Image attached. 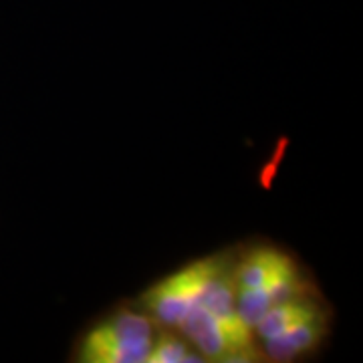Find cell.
Here are the masks:
<instances>
[{
  "label": "cell",
  "mask_w": 363,
  "mask_h": 363,
  "mask_svg": "<svg viewBox=\"0 0 363 363\" xmlns=\"http://www.w3.org/2000/svg\"><path fill=\"white\" fill-rule=\"evenodd\" d=\"M228 262L224 257H206L190 262L178 272L162 279L143 293L142 305L150 317L168 327H180L186 315L200 303L210 279Z\"/></svg>",
  "instance_id": "cell-2"
},
{
  "label": "cell",
  "mask_w": 363,
  "mask_h": 363,
  "mask_svg": "<svg viewBox=\"0 0 363 363\" xmlns=\"http://www.w3.org/2000/svg\"><path fill=\"white\" fill-rule=\"evenodd\" d=\"M238 286H264L298 274L293 260L274 248H257L234 269Z\"/></svg>",
  "instance_id": "cell-3"
},
{
  "label": "cell",
  "mask_w": 363,
  "mask_h": 363,
  "mask_svg": "<svg viewBox=\"0 0 363 363\" xmlns=\"http://www.w3.org/2000/svg\"><path fill=\"white\" fill-rule=\"evenodd\" d=\"M236 293H238V281L234 274V267L226 262L220 271L210 279L198 305L220 317H236L238 315Z\"/></svg>",
  "instance_id": "cell-7"
},
{
  "label": "cell",
  "mask_w": 363,
  "mask_h": 363,
  "mask_svg": "<svg viewBox=\"0 0 363 363\" xmlns=\"http://www.w3.org/2000/svg\"><path fill=\"white\" fill-rule=\"evenodd\" d=\"M154 319L138 315V313L121 311L116 317L107 319L105 323L97 325L91 335L104 339H119V341H130V339H150L154 333Z\"/></svg>",
  "instance_id": "cell-8"
},
{
  "label": "cell",
  "mask_w": 363,
  "mask_h": 363,
  "mask_svg": "<svg viewBox=\"0 0 363 363\" xmlns=\"http://www.w3.org/2000/svg\"><path fill=\"white\" fill-rule=\"evenodd\" d=\"M204 362V357H198V353L190 351L186 341L176 335H162L152 339V347L147 353L145 363H186Z\"/></svg>",
  "instance_id": "cell-9"
},
{
  "label": "cell",
  "mask_w": 363,
  "mask_h": 363,
  "mask_svg": "<svg viewBox=\"0 0 363 363\" xmlns=\"http://www.w3.org/2000/svg\"><path fill=\"white\" fill-rule=\"evenodd\" d=\"M325 335V319L315 317L309 321L291 327L289 331L277 335V337L267 339V353L274 362H291L301 353L311 351Z\"/></svg>",
  "instance_id": "cell-5"
},
{
  "label": "cell",
  "mask_w": 363,
  "mask_h": 363,
  "mask_svg": "<svg viewBox=\"0 0 363 363\" xmlns=\"http://www.w3.org/2000/svg\"><path fill=\"white\" fill-rule=\"evenodd\" d=\"M321 315H323L321 309L309 301H303V298L281 301V303L272 305L271 309L260 317V321L255 327V333L262 341H267V339L285 333L295 325L315 319V317H321Z\"/></svg>",
  "instance_id": "cell-6"
},
{
  "label": "cell",
  "mask_w": 363,
  "mask_h": 363,
  "mask_svg": "<svg viewBox=\"0 0 363 363\" xmlns=\"http://www.w3.org/2000/svg\"><path fill=\"white\" fill-rule=\"evenodd\" d=\"M152 347L150 339H104L87 335L79 350V362L83 363H145Z\"/></svg>",
  "instance_id": "cell-4"
},
{
  "label": "cell",
  "mask_w": 363,
  "mask_h": 363,
  "mask_svg": "<svg viewBox=\"0 0 363 363\" xmlns=\"http://www.w3.org/2000/svg\"><path fill=\"white\" fill-rule=\"evenodd\" d=\"M184 335L194 343L204 362H257L255 329L240 315L220 317L196 305L180 323Z\"/></svg>",
  "instance_id": "cell-1"
}]
</instances>
